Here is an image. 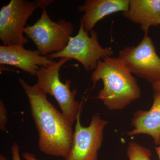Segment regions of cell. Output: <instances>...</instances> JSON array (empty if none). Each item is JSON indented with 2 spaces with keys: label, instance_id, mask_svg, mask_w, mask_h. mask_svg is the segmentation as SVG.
Returning <instances> with one entry per match:
<instances>
[{
  "label": "cell",
  "instance_id": "1",
  "mask_svg": "<svg viewBox=\"0 0 160 160\" xmlns=\"http://www.w3.org/2000/svg\"><path fill=\"white\" fill-rule=\"evenodd\" d=\"M19 81L29 100L32 116L38 132L40 150L45 154L66 159L72 146V126L47 100L45 92L22 79Z\"/></svg>",
  "mask_w": 160,
  "mask_h": 160
},
{
  "label": "cell",
  "instance_id": "2",
  "mask_svg": "<svg viewBox=\"0 0 160 160\" xmlns=\"http://www.w3.org/2000/svg\"><path fill=\"white\" fill-rule=\"evenodd\" d=\"M100 80L104 86L98 98L109 110L124 109L141 96L136 79L120 58L107 57L98 62L91 75L93 87Z\"/></svg>",
  "mask_w": 160,
  "mask_h": 160
},
{
  "label": "cell",
  "instance_id": "3",
  "mask_svg": "<svg viewBox=\"0 0 160 160\" xmlns=\"http://www.w3.org/2000/svg\"><path fill=\"white\" fill-rule=\"evenodd\" d=\"M70 60L61 58L49 67H40L36 75L38 81L35 85L47 94L54 97L65 118L72 126L81 113V104L75 99L77 90L70 89L71 81L67 80L63 83L59 77L61 67Z\"/></svg>",
  "mask_w": 160,
  "mask_h": 160
},
{
  "label": "cell",
  "instance_id": "4",
  "mask_svg": "<svg viewBox=\"0 0 160 160\" xmlns=\"http://www.w3.org/2000/svg\"><path fill=\"white\" fill-rule=\"evenodd\" d=\"M73 30L71 22L65 19L53 22L44 9L34 25L24 28V33L32 40L40 54L47 56L64 50Z\"/></svg>",
  "mask_w": 160,
  "mask_h": 160
},
{
  "label": "cell",
  "instance_id": "5",
  "mask_svg": "<svg viewBox=\"0 0 160 160\" xmlns=\"http://www.w3.org/2000/svg\"><path fill=\"white\" fill-rule=\"evenodd\" d=\"M91 35L84 29L80 22L77 35L71 37L64 50L57 53L46 56L50 60L66 58L78 61L87 71L95 70L101 59L111 57L113 51L111 47L103 48L98 41V35L94 29L90 31Z\"/></svg>",
  "mask_w": 160,
  "mask_h": 160
},
{
  "label": "cell",
  "instance_id": "6",
  "mask_svg": "<svg viewBox=\"0 0 160 160\" xmlns=\"http://www.w3.org/2000/svg\"><path fill=\"white\" fill-rule=\"evenodd\" d=\"M37 6L34 2L11 0L0 10V39L4 46L24 47L28 40L23 35L26 22Z\"/></svg>",
  "mask_w": 160,
  "mask_h": 160
},
{
  "label": "cell",
  "instance_id": "7",
  "mask_svg": "<svg viewBox=\"0 0 160 160\" xmlns=\"http://www.w3.org/2000/svg\"><path fill=\"white\" fill-rule=\"evenodd\" d=\"M121 59L132 73L145 79L152 85L160 81V58L148 32H145L137 46H128L120 50Z\"/></svg>",
  "mask_w": 160,
  "mask_h": 160
},
{
  "label": "cell",
  "instance_id": "8",
  "mask_svg": "<svg viewBox=\"0 0 160 160\" xmlns=\"http://www.w3.org/2000/svg\"><path fill=\"white\" fill-rule=\"evenodd\" d=\"M80 116L81 113L77 118L71 151L65 160H97L108 122L95 114L89 126L84 127L81 124Z\"/></svg>",
  "mask_w": 160,
  "mask_h": 160
},
{
  "label": "cell",
  "instance_id": "9",
  "mask_svg": "<svg viewBox=\"0 0 160 160\" xmlns=\"http://www.w3.org/2000/svg\"><path fill=\"white\" fill-rule=\"evenodd\" d=\"M56 61L40 54L37 50L19 46H0V64L15 66L32 75H36L40 67H48Z\"/></svg>",
  "mask_w": 160,
  "mask_h": 160
},
{
  "label": "cell",
  "instance_id": "10",
  "mask_svg": "<svg viewBox=\"0 0 160 160\" xmlns=\"http://www.w3.org/2000/svg\"><path fill=\"white\" fill-rule=\"evenodd\" d=\"M129 0H86L78 7L80 12H84L80 22L88 32L105 17L118 12L127 11Z\"/></svg>",
  "mask_w": 160,
  "mask_h": 160
},
{
  "label": "cell",
  "instance_id": "11",
  "mask_svg": "<svg viewBox=\"0 0 160 160\" xmlns=\"http://www.w3.org/2000/svg\"><path fill=\"white\" fill-rule=\"evenodd\" d=\"M153 102L148 111L139 110L135 112L131 125L134 129L127 133L129 136L140 134L150 136L155 144L160 145V93L154 92Z\"/></svg>",
  "mask_w": 160,
  "mask_h": 160
},
{
  "label": "cell",
  "instance_id": "12",
  "mask_svg": "<svg viewBox=\"0 0 160 160\" xmlns=\"http://www.w3.org/2000/svg\"><path fill=\"white\" fill-rule=\"evenodd\" d=\"M122 15L140 25L144 32H148L151 26L158 25L160 0H129V9L123 12Z\"/></svg>",
  "mask_w": 160,
  "mask_h": 160
},
{
  "label": "cell",
  "instance_id": "13",
  "mask_svg": "<svg viewBox=\"0 0 160 160\" xmlns=\"http://www.w3.org/2000/svg\"><path fill=\"white\" fill-rule=\"evenodd\" d=\"M129 160H151V150L136 142H129L127 149Z\"/></svg>",
  "mask_w": 160,
  "mask_h": 160
},
{
  "label": "cell",
  "instance_id": "14",
  "mask_svg": "<svg viewBox=\"0 0 160 160\" xmlns=\"http://www.w3.org/2000/svg\"><path fill=\"white\" fill-rule=\"evenodd\" d=\"M7 109L4 102L0 100V129L1 131H6V125L8 122Z\"/></svg>",
  "mask_w": 160,
  "mask_h": 160
},
{
  "label": "cell",
  "instance_id": "15",
  "mask_svg": "<svg viewBox=\"0 0 160 160\" xmlns=\"http://www.w3.org/2000/svg\"><path fill=\"white\" fill-rule=\"evenodd\" d=\"M11 153L12 160H21L20 155V147L17 143H14L12 146Z\"/></svg>",
  "mask_w": 160,
  "mask_h": 160
},
{
  "label": "cell",
  "instance_id": "16",
  "mask_svg": "<svg viewBox=\"0 0 160 160\" xmlns=\"http://www.w3.org/2000/svg\"><path fill=\"white\" fill-rule=\"evenodd\" d=\"M53 2V1L52 0H36L34 1L38 8V7L40 9H42L43 10L46 9V7L49 6Z\"/></svg>",
  "mask_w": 160,
  "mask_h": 160
},
{
  "label": "cell",
  "instance_id": "17",
  "mask_svg": "<svg viewBox=\"0 0 160 160\" xmlns=\"http://www.w3.org/2000/svg\"><path fill=\"white\" fill-rule=\"evenodd\" d=\"M23 157L26 160H38L35 157V156L29 152H25L22 153Z\"/></svg>",
  "mask_w": 160,
  "mask_h": 160
},
{
  "label": "cell",
  "instance_id": "18",
  "mask_svg": "<svg viewBox=\"0 0 160 160\" xmlns=\"http://www.w3.org/2000/svg\"><path fill=\"white\" fill-rule=\"evenodd\" d=\"M154 92H157L160 93V81L152 85Z\"/></svg>",
  "mask_w": 160,
  "mask_h": 160
},
{
  "label": "cell",
  "instance_id": "19",
  "mask_svg": "<svg viewBox=\"0 0 160 160\" xmlns=\"http://www.w3.org/2000/svg\"><path fill=\"white\" fill-rule=\"evenodd\" d=\"M155 150L158 156L159 160H160V146L156 147Z\"/></svg>",
  "mask_w": 160,
  "mask_h": 160
},
{
  "label": "cell",
  "instance_id": "20",
  "mask_svg": "<svg viewBox=\"0 0 160 160\" xmlns=\"http://www.w3.org/2000/svg\"><path fill=\"white\" fill-rule=\"evenodd\" d=\"M0 160H8L3 154L0 155Z\"/></svg>",
  "mask_w": 160,
  "mask_h": 160
},
{
  "label": "cell",
  "instance_id": "21",
  "mask_svg": "<svg viewBox=\"0 0 160 160\" xmlns=\"http://www.w3.org/2000/svg\"><path fill=\"white\" fill-rule=\"evenodd\" d=\"M158 25H160V17L158 21Z\"/></svg>",
  "mask_w": 160,
  "mask_h": 160
}]
</instances>
